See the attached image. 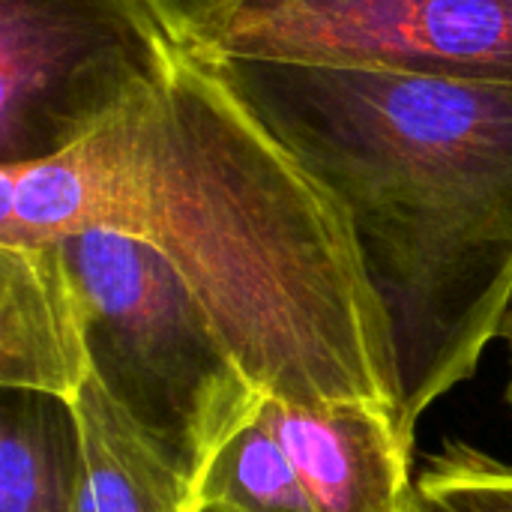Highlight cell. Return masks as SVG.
Instances as JSON below:
<instances>
[{
  "label": "cell",
  "mask_w": 512,
  "mask_h": 512,
  "mask_svg": "<svg viewBox=\"0 0 512 512\" xmlns=\"http://www.w3.org/2000/svg\"><path fill=\"white\" fill-rule=\"evenodd\" d=\"M81 441L78 512H192L195 483L90 375L69 402Z\"/></svg>",
  "instance_id": "cell-8"
},
{
  "label": "cell",
  "mask_w": 512,
  "mask_h": 512,
  "mask_svg": "<svg viewBox=\"0 0 512 512\" xmlns=\"http://www.w3.org/2000/svg\"><path fill=\"white\" fill-rule=\"evenodd\" d=\"M192 512H210V510H204V507H198V504H195V510ZM408 512H432V510L426 507V501H423V498H420V492H417V501L408 507Z\"/></svg>",
  "instance_id": "cell-14"
},
{
  "label": "cell",
  "mask_w": 512,
  "mask_h": 512,
  "mask_svg": "<svg viewBox=\"0 0 512 512\" xmlns=\"http://www.w3.org/2000/svg\"><path fill=\"white\" fill-rule=\"evenodd\" d=\"M57 243L81 297L93 378L198 483L261 393L153 243L108 228Z\"/></svg>",
  "instance_id": "cell-3"
},
{
  "label": "cell",
  "mask_w": 512,
  "mask_h": 512,
  "mask_svg": "<svg viewBox=\"0 0 512 512\" xmlns=\"http://www.w3.org/2000/svg\"><path fill=\"white\" fill-rule=\"evenodd\" d=\"M432 512H512V465L465 441H447L417 477Z\"/></svg>",
  "instance_id": "cell-11"
},
{
  "label": "cell",
  "mask_w": 512,
  "mask_h": 512,
  "mask_svg": "<svg viewBox=\"0 0 512 512\" xmlns=\"http://www.w3.org/2000/svg\"><path fill=\"white\" fill-rule=\"evenodd\" d=\"M48 201L63 237L153 243L261 396L366 402L408 435L390 318L348 213L204 57L183 51L159 99L63 150Z\"/></svg>",
  "instance_id": "cell-1"
},
{
  "label": "cell",
  "mask_w": 512,
  "mask_h": 512,
  "mask_svg": "<svg viewBox=\"0 0 512 512\" xmlns=\"http://www.w3.org/2000/svg\"><path fill=\"white\" fill-rule=\"evenodd\" d=\"M243 0H150L180 48L195 51Z\"/></svg>",
  "instance_id": "cell-12"
},
{
  "label": "cell",
  "mask_w": 512,
  "mask_h": 512,
  "mask_svg": "<svg viewBox=\"0 0 512 512\" xmlns=\"http://www.w3.org/2000/svg\"><path fill=\"white\" fill-rule=\"evenodd\" d=\"M207 63L348 213L390 318L414 435L474 378L510 309L512 93L372 69Z\"/></svg>",
  "instance_id": "cell-2"
},
{
  "label": "cell",
  "mask_w": 512,
  "mask_h": 512,
  "mask_svg": "<svg viewBox=\"0 0 512 512\" xmlns=\"http://www.w3.org/2000/svg\"><path fill=\"white\" fill-rule=\"evenodd\" d=\"M195 504L210 512H318L288 453L255 414L207 462Z\"/></svg>",
  "instance_id": "cell-10"
},
{
  "label": "cell",
  "mask_w": 512,
  "mask_h": 512,
  "mask_svg": "<svg viewBox=\"0 0 512 512\" xmlns=\"http://www.w3.org/2000/svg\"><path fill=\"white\" fill-rule=\"evenodd\" d=\"M183 51L150 0H0V165L159 99Z\"/></svg>",
  "instance_id": "cell-4"
},
{
  "label": "cell",
  "mask_w": 512,
  "mask_h": 512,
  "mask_svg": "<svg viewBox=\"0 0 512 512\" xmlns=\"http://www.w3.org/2000/svg\"><path fill=\"white\" fill-rule=\"evenodd\" d=\"M90 375L84 309L60 243L0 246V390L72 402Z\"/></svg>",
  "instance_id": "cell-7"
},
{
  "label": "cell",
  "mask_w": 512,
  "mask_h": 512,
  "mask_svg": "<svg viewBox=\"0 0 512 512\" xmlns=\"http://www.w3.org/2000/svg\"><path fill=\"white\" fill-rule=\"evenodd\" d=\"M192 54L512 93V0H243Z\"/></svg>",
  "instance_id": "cell-5"
},
{
  "label": "cell",
  "mask_w": 512,
  "mask_h": 512,
  "mask_svg": "<svg viewBox=\"0 0 512 512\" xmlns=\"http://www.w3.org/2000/svg\"><path fill=\"white\" fill-rule=\"evenodd\" d=\"M81 441L72 405L45 393L3 390L0 512H78Z\"/></svg>",
  "instance_id": "cell-9"
},
{
  "label": "cell",
  "mask_w": 512,
  "mask_h": 512,
  "mask_svg": "<svg viewBox=\"0 0 512 512\" xmlns=\"http://www.w3.org/2000/svg\"><path fill=\"white\" fill-rule=\"evenodd\" d=\"M498 339H504V342L510 345V384H507V405H510V411H512V300H510L507 315H504V324H501V336H498Z\"/></svg>",
  "instance_id": "cell-13"
},
{
  "label": "cell",
  "mask_w": 512,
  "mask_h": 512,
  "mask_svg": "<svg viewBox=\"0 0 512 512\" xmlns=\"http://www.w3.org/2000/svg\"><path fill=\"white\" fill-rule=\"evenodd\" d=\"M255 417L288 453L318 512H408L417 501L414 441L390 411L261 396Z\"/></svg>",
  "instance_id": "cell-6"
}]
</instances>
